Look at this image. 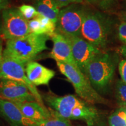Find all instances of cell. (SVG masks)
<instances>
[{"instance_id":"obj_9","label":"cell","mask_w":126,"mask_h":126,"mask_svg":"<svg viewBox=\"0 0 126 126\" xmlns=\"http://www.w3.org/2000/svg\"><path fill=\"white\" fill-rule=\"evenodd\" d=\"M67 37L70 42L75 63L79 68L84 73L88 64L102 51L82 37L78 36Z\"/></svg>"},{"instance_id":"obj_26","label":"cell","mask_w":126,"mask_h":126,"mask_svg":"<svg viewBox=\"0 0 126 126\" xmlns=\"http://www.w3.org/2000/svg\"><path fill=\"white\" fill-rule=\"evenodd\" d=\"M8 4V3L7 0H3L2 1L0 2V11H2L4 9L7 8Z\"/></svg>"},{"instance_id":"obj_20","label":"cell","mask_w":126,"mask_h":126,"mask_svg":"<svg viewBox=\"0 0 126 126\" xmlns=\"http://www.w3.org/2000/svg\"><path fill=\"white\" fill-rule=\"evenodd\" d=\"M19 10L21 12L23 16L28 20L37 17L39 15L35 7L28 5H23L18 8Z\"/></svg>"},{"instance_id":"obj_23","label":"cell","mask_w":126,"mask_h":126,"mask_svg":"<svg viewBox=\"0 0 126 126\" xmlns=\"http://www.w3.org/2000/svg\"><path fill=\"white\" fill-rule=\"evenodd\" d=\"M119 71L122 80L126 83V59L123 60L119 63Z\"/></svg>"},{"instance_id":"obj_25","label":"cell","mask_w":126,"mask_h":126,"mask_svg":"<svg viewBox=\"0 0 126 126\" xmlns=\"http://www.w3.org/2000/svg\"><path fill=\"white\" fill-rule=\"evenodd\" d=\"M117 15L122 22L126 23V11H121L117 13Z\"/></svg>"},{"instance_id":"obj_17","label":"cell","mask_w":126,"mask_h":126,"mask_svg":"<svg viewBox=\"0 0 126 126\" xmlns=\"http://www.w3.org/2000/svg\"><path fill=\"white\" fill-rule=\"evenodd\" d=\"M52 117L50 119L34 123V126H72L69 120L61 117L57 115L50 109Z\"/></svg>"},{"instance_id":"obj_4","label":"cell","mask_w":126,"mask_h":126,"mask_svg":"<svg viewBox=\"0 0 126 126\" xmlns=\"http://www.w3.org/2000/svg\"><path fill=\"white\" fill-rule=\"evenodd\" d=\"M58 68L70 82L78 97L92 104L108 105L109 100L94 89L83 72L78 67L61 61H56Z\"/></svg>"},{"instance_id":"obj_31","label":"cell","mask_w":126,"mask_h":126,"mask_svg":"<svg viewBox=\"0 0 126 126\" xmlns=\"http://www.w3.org/2000/svg\"></svg>"},{"instance_id":"obj_27","label":"cell","mask_w":126,"mask_h":126,"mask_svg":"<svg viewBox=\"0 0 126 126\" xmlns=\"http://www.w3.org/2000/svg\"><path fill=\"white\" fill-rule=\"evenodd\" d=\"M3 48H2V42L0 39V67H1V63H2L3 59Z\"/></svg>"},{"instance_id":"obj_15","label":"cell","mask_w":126,"mask_h":126,"mask_svg":"<svg viewBox=\"0 0 126 126\" xmlns=\"http://www.w3.org/2000/svg\"><path fill=\"white\" fill-rule=\"evenodd\" d=\"M34 7L40 15L49 18L56 25L61 8L54 0H36Z\"/></svg>"},{"instance_id":"obj_13","label":"cell","mask_w":126,"mask_h":126,"mask_svg":"<svg viewBox=\"0 0 126 126\" xmlns=\"http://www.w3.org/2000/svg\"><path fill=\"white\" fill-rule=\"evenodd\" d=\"M26 75L34 86L48 85L56 72L37 62L31 61L26 65Z\"/></svg>"},{"instance_id":"obj_2","label":"cell","mask_w":126,"mask_h":126,"mask_svg":"<svg viewBox=\"0 0 126 126\" xmlns=\"http://www.w3.org/2000/svg\"><path fill=\"white\" fill-rule=\"evenodd\" d=\"M50 36L34 33L19 38L7 40L3 56L7 57L26 65L42 51L48 49Z\"/></svg>"},{"instance_id":"obj_21","label":"cell","mask_w":126,"mask_h":126,"mask_svg":"<svg viewBox=\"0 0 126 126\" xmlns=\"http://www.w3.org/2000/svg\"><path fill=\"white\" fill-rule=\"evenodd\" d=\"M118 37L120 42L126 45V23L122 22L118 26Z\"/></svg>"},{"instance_id":"obj_19","label":"cell","mask_w":126,"mask_h":126,"mask_svg":"<svg viewBox=\"0 0 126 126\" xmlns=\"http://www.w3.org/2000/svg\"><path fill=\"white\" fill-rule=\"evenodd\" d=\"M115 95L119 108H126V83L122 80L116 83Z\"/></svg>"},{"instance_id":"obj_22","label":"cell","mask_w":126,"mask_h":126,"mask_svg":"<svg viewBox=\"0 0 126 126\" xmlns=\"http://www.w3.org/2000/svg\"><path fill=\"white\" fill-rule=\"evenodd\" d=\"M59 5L61 8L73 4H81L84 0H54Z\"/></svg>"},{"instance_id":"obj_7","label":"cell","mask_w":126,"mask_h":126,"mask_svg":"<svg viewBox=\"0 0 126 126\" xmlns=\"http://www.w3.org/2000/svg\"><path fill=\"white\" fill-rule=\"evenodd\" d=\"M2 36L4 40L19 38L31 33L29 20L23 16L18 8H7L1 11Z\"/></svg>"},{"instance_id":"obj_14","label":"cell","mask_w":126,"mask_h":126,"mask_svg":"<svg viewBox=\"0 0 126 126\" xmlns=\"http://www.w3.org/2000/svg\"><path fill=\"white\" fill-rule=\"evenodd\" d=\"M20 109L22 113L33 122H39L52 117L50 110L44 108L37 102H14Z\"/></svg>"},{"instance_id":"obj_3","label":"cell","mask_w":126,"mask_h":126,"mask_svg":"<svg viewBox=\"0 0 126 126\" xmlns=\"http://www.w3.org/2000/svg\"><path fill=\"white\" fill-rule=\"evenodd\" d=\"M117 61L116 55L102 52L86 66L84 74L99 94L108 91L113 80Z\"/></svg>"},{"instance_id":"obj_18","label":"cell","mask_w":126,"mask_h":126,"mask_svg":"<svg viewBox=\"0 0 126 126\" xmlns=\"http://www.w3.org/2000/svg\"><path fill=\"white\" fill-rule=\"evenodd\" d=\"M108 126H126V108H119L108 117Z\"/></svg>"},{"instance_id":"obj_28","label":"cell","mask_w":126,"mask_h":126,"mask_svg":"<svg viewBox=\"0 0 126 126\" xmlns=\"http://www.w3.org/2000/svg\"><path fill=\"white\" fill-rule=\"evenodd\" d=\"M1 36H2V16L0 12V38L1 37Z\"/></svg>"},{"instance_id":"obj_24","label":"cell","mask_w":126,"mask_h":126,"mask_svg":"<svg viewBox=\"0 0 126 126\" xmlns=\"http://www.w3.org/2000/svg\"><path fill=\"white\" fill-rule=\"evenodd\" d=\"M117 51L121 56L124 58H126V45H123L118 47Z\"/></svg>"},{"instance_id":"obj_5","label":"cell","mask_w":126,"mask_h":126,"mask_svg":"<svg viewBox=\"0 0 126 126\" xmlns=\"http://www.w3.org/2000/svg\"><path fill=\"white\" fill-rule=\"evenodd\" d=\"M110 22L99 12L87 10L81 29V37L101 49L106 47L110 33Z\"/></svg>"},{"instance_id":"obj_11","label":"cell","mask_w":126,"mask_h":126,"mask_svg":"<svg viewBox=\"0 0 126 126\" xmlns=\"http://www.w3.org/2000/svg\"><path fill=\"white\" fill-rule=\"evenodd\" d=\"M53 47L50 53V57L56 61H61L78 67L73 57L71 46L67 37L57 32L50 36Z\"/></svg>"},{"instance_id":"obj_29","label":"cell","mask_w":126,"mask_h":126,"mask_svg":"<svg viewBox=\"0 0 126 126\" xmlns=\"http://www.w3.org/2000/svg\"><path fill=\"white\" fill-rule=\"evenodd\" d=\"M86 1L89 2H96V1H99V0H86Z\"/></svg>"},{"instance_id":"obj_16","label":"cell","mask_w":126,"mask_h":126,"mask_svg":"<svg viewBox=\"0 0 126 126\" xmlns=\"http://www.w3.org/2000/svg\"><path fill=\"white\" fill-rule=\"evenodd\" d=\"M31 33L36 34H45L50 36L56 31V25L47 17L39 14L33 19L29 20Z\"/></svg>"},{"instance_id":"obj_1","label":"cell","mask_w":126,"mask_h":126,"mask_svg":"<svg viewBox=\"0 0 126 126\" xmlns=\"http://www.w3.org/2000/svg\"><path fill=\"white\" fill-rule=\"evenodd\" d=\"M44 99L57 115L67 120H80L87 126H107L103 117L94 105L74 94L60 96L48 94Z\"/></svg>"},{"instance_id":"obj_10","label":"cell","mask_w":126,"mask_h":126,"mask_svg":"<svg viewBox=\"0 0 126 126\" xmlns=\"http://www.w3.org/2000/svg\"><path fill=\"white\" fill-rule=\"evenodd\" d=\"M0 98L12 102L36 101L24 84L7 79H0Z\"/></svg>"},{"instance_id":"obj_30","label":"cell","mask_w":126,"mask_h":126,"mask_svg":"<svg viewBox=\"0 0 126 126\" xmlns=\"http://www.w3.org/2000/svg\"><path fill=\"white\" fill-rule=\"evenodd\" d=\"M3 0H0V2H1V1H2Z\"/></svg>"},{"instance_id":"obj_6","label":"cell","mask_w":126,"mask_h":126,"mask_svg":"<svg viewBox=\"0 0 126 126\" xmlns=\"http://www.w3.org/2000/svg\"><path fill=\"white\" fill-rule=\"evenodd\" d=\"M87 9L80 4H73L60 9L56 31L67 37H81V29Z\"/></svg>"},{"instance_id":"obj_8","label":"cell","mask_w":126,"mask_h":126,"mask_svg":"<svg viewBox=\"0 0 126 126\" xmlns=\"http://www.w3.org/2000/svg\"><path fill=\"white\" fill-rule=\"evenodd\" d=\"M26 65L14 60L3 56L2 63L0 67V79H7L23 83L33 94L36 102L46 108L43 98L38 90L26 75Z\"/></svg>"},{"instance_id":"obj_12","label":"cell","mask_w":126,"mask_h":126,"mask_svg":"<svg viewBox=\"0 0 126 126\" xmlns=\"http://www.w3.org/2000/svg\"><path fill=\"white\" fill-rule=\"evenodd\" d=\"M0 116L11 126H34V123L28 119L14 102L0 98Z\"/></svg>"}]
</instances>
